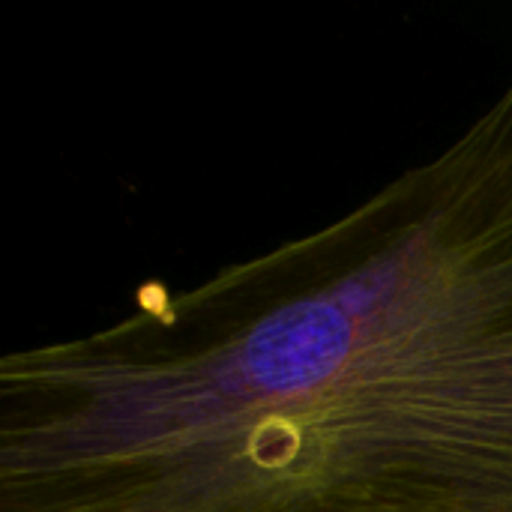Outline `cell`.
I'll return each instance as SVG.
<instances>
[{
    "instance_id": "1",
    "label": "cell",
    "mask_w": 512,
    "mask_h": 512,
    "mask_svg": "<svg viewBox=\"0 0 512 512\" xmlns=\"http://www.w3.org/2000/svg\"><path fill=\"white\" fill-rule=\"evenodd\" d=\"M0 512H512V69L318 231L9 351Z\"/></svg>"
}]
</instances>
